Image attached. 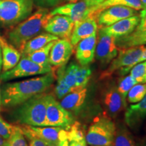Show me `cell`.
Wrapping results in <instances>:
<instances>
[{"label": "cell", "instance_id": "obj_8", "mask_svg": "<svg viewBox=\"0 0 146 146\" xmlns=\"http://www.w3.org/2000/svg\"><path fill=\"white\" fill-rule=\"evenodd\" d=\"M52 71V67L41 66L31 61L27 56H22L13 68L0 74V80L5 82L18 78L45 74Z\"/></svg>", "mask_w": 146, "mask_h": 146}, {"label": "cell", "instance_id": "obj_21", "mask_svg": "<svg viewBox=\"0 0 146 146\" xmlns=\"http://www.w3.org/2000/svg\"><path fill=\"white\" fill-rule=\"evenodd\" d=\"M59 39L58 36L49 33H42L30 39L25 43L21 51V56H25L29 54L39 50L42 47L50 43V42Z\"/></svg>", "mask_w": 146, "mask_h": 146}, {"label": "cell", "instance_id": "obj_2", "mask_svg": "<svg viewBox=\"0 0 146 146\" xmlns=\"http://www.w3.org/2000/svg\"><path fill=\"white\" fill-rule=\"evenodd\" d=\"M52 15L47 8H39L8 33V41L21 52L27 41L39 34Z\"/></svg>", "mask_w": 146, "mask_h": 146}, {"label": "cell", "instance_id": "obj_10", "mask_svg": "<svg viewBox=\"0 0 146 146\" xmlns=\"http://www.w3.org/2000/svg\"><path fill=\"white\" fill-rule=\"evenodd\" d=\"M24 135H32L44 141L49 146H56L60 140L67 134L66 129L56 127H32L19 125Z\"/></svg>", "mask_w": 146, "mask_h": 146}, {"label": "cell", "instance_id": "obj_33", "mask_svg": "<svg viewBox=\"0 0 146 146\" xmlns=\"http://www.w3.org/2000/svg\"><path fill=\"white\" fill-rule=\"evenodd\" d=\"M25 136L29 141L28 146H49L44 141L32 135H25Z\"/></svg>", "mask_w": 146, "mask_h": 146}, {"label": "cell", "instance_id": "obj_34", "mask_svg": "<svg viewBox=\"0 0 146 146\" xmlns=\"http://www.w3.org/2000/svg\"><path fill=\"white\" fill-rule=\"evenodd\" d=\"M139 17V23L135 29L138 31H146V8L142 9Z\"/></svg>", "mask_w": 146, "mask_h": 146}, {"label": "cell", "instance_id": "obj_9", "mask_svg": "<svg viewBox=\"0 0 146 146\" xmlns=\"http://www.w3.org/2000/svg\"><path fill=\"white\" fill-rule=\"evenodd\" d=\"M118 53L116 37L106 34L100 29L95 54L97 60L102 66H106L117 56Z\"/></svg>", "mask_w": 146, "mask_h": 146}, {"label": "cell", "instance_id": "obj_43", "mask_svg": "<svg viewBox=\"0 0 146 146\" xmlns=\"http://www.w3.org/2000/svg\"><path fill=\"white\" fill-rule=\"evenodd\" d=\"M0 106H1V89H0Z\"/></svg>", "mask_w": 146, "mask_h": 146}, {"label": "cell", "instance_id": "obj_4", "mask_svg": "<svg viewBox=\"0 0 146 146\" xmlns=\"http://www.w3.org/2000/svg\"><path fill=\"white\" fill-rule=\"evenodd\" d=\"M116 126L107 115L97 117L89 126L85 139L90 146H114Z\"/></svg>", "mask_w": 146, "mask_h": 146}, {"label": "cell", "instance_id": "obj_23", "mask_svg": "<svg viewBox=\"0 0 146 146\" xmlns=\"http://www.w3.org/2000/svg\"><path fill=\"white\" fill-rule=\"evenodd\" d=\"M116 43L118 49L146 45V31L135 29L128 35L116 38Z\"/></svg>", "mask_w": 146, "mask_h": 146}, {"label": "cell", "instance_id": "obj_28", "mask_svg": "<svg viewBox=\"0 0 146 146\" xmlns=\"http://www.w3.org/2000/svg\"><path fill=\"white\" fill-rule=\"evenodd\" d=\"M146 95V83L136 84L127 95V100L129 103L135 104L140 102Z\"/></svg>", "mask_w": 146, "mask_h": 146}, {"label": "cell", "instance_id": "obj_41", "mask_svg": "<svg viewBox=\"0 0 146 146\" xmlns=\"http://www.w3.org/2000/svg\"><path fill=\"white\" fill-rule=\"evenodd\" d=\"M140 1H141V3L142 7H143V9L146 8V0H140Z\"/></svg>", "mask_w": 146, "mask_h": 146}, {"label": "cell", "instance_id": "obj_31", "mask_svg": "<svg viewBox=\"0 0 146 146\" xmlns=\"http://www.w3.org/2000/svg\"><path fill=\"white\" fill-rule=\"evenodd\" d=\"M17 127L18 125H14L8 123L0 116V136L3 138L8 139Z\"/></svg>", "mask_w": 146, "mask_h": 146}, {"label": "cell", "instance_id": "obj_38", "mask_svg": "<svg viewBox=\"0 0 146 146\" xmlns=\"http://www.w3.org/2000/svg\"><path fill=\"white\" fill-rule=\"evenodd\" d=\"M146 60V47H145V49H144L143 52V54L141 55V57L139 59V62H143Z\"/></svg>", "mask_w": 146, "mask_h": 146}, {"label": "cell", "instance_id": "obj_3", "mask_svg": "<svg viewBox=\"0 0 146 146\" xmlns=\"http://www.w3.org/2000/svg\"><path fill=\"white\" fill-rule=\"evenodd\" d=\"M46 94L36 95L15 107L10 114L12 120L20 125L44 127L46 116Z\"/></svg>", "mask_w": 146, "mask_h": 146}, {"label": "cell", "instance_id": "obj_17", "mask_svg": "<svg viewBox=\"0 0 146 146\" xmlns=\"http://www.w3.org/2000/svg\"><path fill=\"white\" fill-rule=\"evenodd\" d=\"M139 21V16L135 15L116 22L110 26L101 27V29L109 35L116 38L121 37L128 35L134 31L138 26Z\"/></svg>", "mask_w": 146, "mask_h": 146}, {"label": "cell", "instance_id": "obj_18", "mask_svg": "<svg viewBox=\"0 0 146 146\" xmlns=\"http://www.w3.org/2000/svg\"><path fill=\"white\" fill-rule=\"evenodd\" d=\"M98 25L96 18L89 16L83 21L74 25L71 34L70 41L73 46H75L81 40L97 34Z\"/></svg>", "mask_w": 146, "mask_h": 146}, {"label": "cell", "instance_id": "obj_1", "mask_svg": "<svg viewBox=\"0 0 146 146\" xmlns=\"http://www.w3.org/2000/svg\"><path fill=\"white\" fill-rule=\"evenodd\" d=\"M55 78L52 71L39 77L5 83L1 89V105L5 108L18 106L33 97L44 93L53 85Z\"/></svg>", "mask_w": 146, "mask_h": 146}, {"label": "cell", "instance_id": "obj_35", "mask_svg": "<svg viewBox=\"0 0 146 146\" xmlns=\"http://www.w3.org/2000/svg\"><path fill=\"white\" fill-rule=\"evenodd\" d=\"M69 146H87L85 137L70 139H68Z\"/></svg>", "mask_w": 146, "mask_h": 146}, {"label": "cell", "instance_id": "obj_37", "mask_svg": "<svg viewBox=\"0 0 146 146\" xmlns=\"http://www.w3.org/2000/svg\"><path fill=\"white\" fill-rule=\"evenodd\" d=\"M85 1H87V2L92 7H94L96 6V5H98V4H100V3H102L104 1H105V0H85Z\"/></svg>", "mask_w": 146, "mask_h": 146}, {"label": "cell", "instance_id": "obj_25", "mask_svg": "<svg viewBox=\"0 0 146 146\" xmlns=\"http://www.w3.org/2000/svg\"><path fill=\"white\" fill-rule=\"evenodd\" d=\"M55 41H56L50 42V43L45 45V47H42L40 50H36L25 56H27L31 61L41 66L52 67L49 62V56H50L51 49H52L53 45L54 44Z\"/></svg>", "mask_w": 146, "mask_h": 146}, {"label": "cell", "instance_id": "obj_5", "mask_svg": "<svg viewBox=\"0 0 146 146\" xmlns=\"http://www.w3.org/2000/svg\"><path fill=\"white\" fill-rule=\"evenodd\" d=\"M33 0H2L0 3V25L14 26L25 21L32 13Z\"/></svg>", "mask_w": 146, "mask_h": 146}, {"label": "cell", "instance_id": "obj_36", "mask_svg": "<svg viewBox=\"0 0 146 146\" xmlns=\"http://www.w3.org/2000/svg\"><path fill=\"white\" fill-rule=\"evenodd\" d=\"M56 146H69V141L68 137H67V134L60 140V141L58 142Z\"/></svg>", "mask_w": 146, "mask_h": 146}, {"label": "cell", "instance_id": "obj_13", "mask_svg": "<svg viewBox=\"0 0 146 146\" xmlns=\"http://www.w3.org/2000/svg\"><path fill=\"white\" fill-rule=\"evenodd\" d=\"M137 15V10L121 5H114L102 10L97 16V23L101 27H108L125 18Z\"/></svg>", "mask_w": 146, "mask_h": 146}, {"label": "cell", "instance_id": "obj_14", "mask_svg": "<svg viewBox=\"0 0 146 146\" xmlns=\"http://www.w3.org/2000/svg\"><path fill=\"white\" fill-rule=\"evenodd\" d=\"M74 24L70 18L64 15L52 16L45 25L44 30L62 39H70Z\"/></svg>", "mask_w": 146, "mask_h": 146}, {"label": "cell", "instance_id": "obj_27", "mask_svg": "<svg viewBox=\"0 0 146 146\" xmlns=\"http://www.w3.org/2000/svg\"><path fill=\"white\" fill-rule=\"evenodd\" d=\"M136 84H137V82L130 74L122 78L118 82L117 89L122 97V99H123V103L125 105V106H127V101L126 100H127V95L131 88Z\"/></svg>", "mask_w": 146, "mask_h": 146}, {"label": "cell", "instance_id": "obj_19", "mask_svg": "<svg viewBox=\"0 0 146 146\" xmlns=\"http://www.w3.org/2000/svg\"><path fill=\"white\" fill-rule=\"evenodd\" d=\"M0 46L2 54V72L13 68L21 58V53L8 40L0 35Z\"/></svg>", "mask_w": 146, "mask_h": 146}, {"label": "cell", "instance_id": "obj_20", "mask_svg": "<svg viewBox=\"0 0 146 146\" xmlns=\"http://www.w3.org/2000/svg\"><path fill=\"white\" fill-rule=\"evenodd\" d=\"M146 116V95L137 104L131 105L126 110L125 119L127 125L135 129L141 125Z\"/></svg>", "mask_w": 146, "mask_h": 146}, {"label": "cell", "instance_id": "obj_29", "mask_svg": "<svg viewBox=\"0 0 146 146\" xmlns=\"http://www.w3.org/2000/svg\"><path fill=\"white\" fill-rule=\"evenodd\" d=\"M5 146H28L27 138L19 125H18L17 129L12 135L6 140Z\"/></svg>", "mask_w": 146, "mask_h": 146}, {"label": "cell", "instance_id": "obj_7", "mask_svg": "<svg viewBox=\"0 0 146 146\" xmlns=\"http://www.w3.org/2000/svg\"><path fill=\"white\" fill-rule=\"evenodd\" d=\"M46 116L44 127H62L68 129L74 123L69 111L64 108L52 95L46 94Z\"/></svg>", "mask_w": 146, "mask_h": 146}, {"label": "cell", "instance_id": "obj_22", "mask_svg": "<svg viewBox=\"0 0 146 146\" xmlns=\"http://www.w3.org/2000/svg\"><path fill=\"white\" fill-rule=\"evenodd\" d=\"M87 89L84 88L80 91H73L62 98L60 104L68 111L77 112L85 102Z\"/></svg>", "mask_w": 146, "mask_h": 146}, {"label": "cell", "instance_id": "obj_6", "mask_svg": "<svg viewBox=\"0 0 146 146\" xmlns=\"http://www.w3.org/2000/svg\"><path fill=\"white\" fill-rule=\"evenodd\" d=\"M145 47L144 45H140L118 50L117 56L111 62L108 68L102 72L100 78L110 77L120 69L122 74H127L135 65L139 62Z\"/></svg>", "mask_w": 146, "mask_h": 146}, {"label": "cell", "instance_id": "obj_24", "mask_svg": "<svg viewBox=\"0 0 146 146\" xmlns=\"http://www.w3.org/2000/svg\"><path fill=\"white\" fill-rule=\"evenodd\" d=\"M114 5L129 7L137 11L143 9L140 0H105L102 3L91 8V16H93L97 20V16L100 12L109 7L114 6Z\"/></svg>", "mask_w": 146, "mask_h": 146}, {"label": "cell", "instance_id": "obj_44", "mask_svg": "<svg viewBox=\"0 0 146 146\" xmlns=\"http://www.w3.org/2000/svg\"><path fill=\"white\" fill-rule=\"evenodd\" d=\"M1 1H2V0H0V3H1Z\"/></svg>", "mask_w": 146, "mask_h": 146}, {"label": "cell", "instance_id": "obj_30", "mask_svg": "<svg viewBox=\"0 0 146 146\" xmlns=\"http://www.w3.org/2000/svg\"><path fill=\"white\" fill-rule=\"evenodd\" d=\"M130 75L132 76L137 83H146V60L137 63L131 69Z\"/></svg>", "mask_w": 146, "mask_h": 146}, {"label": "cell", "instance_id": "obj_16", "mask_svg": "<svg viewBox=\"0 0 146 146\" xmlns=\"http://www.w3.org/2000/svg\"><path fill=\"white\" fill-rule=\"evenodd\" d=\"M97 35H93L77 43L76 47V58L79 64L88 66L94 61L96 54Z\"/></svg>", "mask_w": 146, "mask_h": 146}, {"label": "cell", "instance_id": "obj_39", "mask_svg": "<svg viewBox=\"0 0 146 146\" xmlns=\"http://www.w3.org/2000/svg\"><path fill=\"white\" fill-rule=\"evenodd\" d=\"M6 140L7 139L0 136V146H5V143H6Z\"/></svg>", "mask_w": 146, "mask_h": 146}, {"label": "cell", "instance_id": "obj_15", "mask_svg": "<svg viewBox=\"0 0 146 146\" xmlns=\"http://www.w3.org/2000/svg\"><path fill=\"white\" fill-rule=\"evenodd\" d=\"M73 45L67 39H58L50 50L49 62L52 66L60 67L66 65L72 56Z\"/></svg>", "mask_w": 146, "mask_h": 146}, {"label": "cell", "instance_id": "obj_26", "mask_svg": "<svg viewBox=\"0 0 146 146\" xmlns=\"http://www.w3.org/2000/svg\"><path fill=\"white\" fill-rule=\"evenodd\" d=\"M114 146H136L131 133L123 125L116 127Z\"/></svg>", "mask_w": 146, "mask_h": 146}, {"label": "cell", "instance_id": "obj_11", "mask_svg": "<svg viewBox=\"0 0 146 146\" xmlns=\"http://www.w3.org/2000/svg\"><path fill=\"white\" fill-rule=\"evenodd\" d=\"M92 8L85 0H79L76 2L68 3L57 7L50 12V14L52 16L58 14L68 16L75 25L91 16Z\"/></svg>", "mask_w": 146, "mask_h": 146}, {"label": "cell", "instance_id": "obj_40", "mask_svg": "<svg viewBox=\"0 0 146 146\" xmlns=\"http://www.w3.org/2000/svg\"><path fill=\"white\" fill-rule=\"evenodd\" d=\"M2 70V54H1V49L0 46V72Z\"/></svg>", "mask_w": 146, "mask_h": 146}, {"label": "cell", "instance_id": "obj_32", "mask_svg": "<svg viewBox=\"0 0 146 146\" xmlns=\"http://www.w3.org/2000/svg\"><path fill=\"white\" fill-rule=\"evenodd\" d=\"M61 0H33L34 4L39 8H47L56 6L60 2Z\"/></svg>", "mask_w": 146, "mask_h": 146}, {"label": "cell", "instance_id": "obj_42", "mask_svg": "<svg viewBox=\"0 0 146 146\" xmlns=\"http://www.w3.org/2000/svg\"><path fill=\"white\" fill-rule=\"evenodd\" d=\"M65 1L69 3H73V2H76V1H79V0H65Z\"/></svg>", "mask_w": 146, "mask_h": 146}, {"label": "cell", "instance_id": "obj_12", "mask_svg": "<svg viewBox=\"0 0 146 146\" xmlns=\"http://www.w3.org/2000/svg\"><path fill=\"white\" fill-rule=\"evenodd\" d=\"M102 103L110 118H116L126 108L116 85H110L104 89L102 94Z\"/></svg>", "mask_w": 146, "mask_h": 146}]
</instances>
